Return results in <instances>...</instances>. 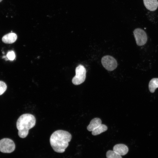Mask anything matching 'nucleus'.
Segmentation results:
<instances>
[{
    "mask_svg": "<svg viewBox=\"0 0 158 158\" xmlns=\"http://www.w3.org/2000/svg\"><path fill=\"white\" fill-rule=\"evenodd\" d=\"M71 138V135L68 132L63 130H57L51 135L50 144L55 152L63 153L68 147Z\"/></svg>",
    "mask_w": 158,
    "mask_h": 158,
    "instance_id": "f257e3e1",
    "label": "nucleus"
},
{
    "mask_svg": "<svg viewBox=\"0 0 158 158\" xmlns=\"http://www.w3.org/2000/svg\"><path fill=\"white\" fill-rule=\"evenodd\" d=\"M36 121L35 117L32 114H25L21 115L16 122V127L19 137L21 138L26 137L29 130L35 125Z\"/></svg>",
    "mask_w": 158,
    "mask_h": 158,
    "instance_id": "f03ea898",
    "label": "nucleus"
},
{
    "mask_svg": "<svg viewBox=\"0 0 158 158\" xmlns=\"http://www.w3.org/2000/svg\"><path fill=\"white\" fill-rule=\"evenodd\" d=\"M75 76L73 78V83L78 85L83 83L86 78V70L83 66L79 65L75 68Z\"/></svg>",
    "mask_w": 158,
    "mask_h": 158,
    "instance_id": "7ed1b4c3",
    "label": "nucleus"
},
{
    "mask_svg": "<svg viewBox=\"0 0 158 158\" xmlns=\"http://www.w3.org/2000/svg\"><path fill=\"white\" fill-rule=\"evenodd\" d=\"M15 148V145L11 139L4 138L0 140V151L4 153L13 152Z\"/></svg>",
    "mask_w": 158,
    "mask_h": 158,
    "instance_id": "20e7f679",
    "label": "nucleus"
},
{
    "mask_svg": "<svg viewBox=\"0 0 158 158\" xmlns=\"http://www.w3.org/2000/svg\"><path fill=\"white\" fill-rule=\"evenodd\" d=\"M101 63L104 68L109 71H112L115 69L118 65L116 59L113 56L109 55L103 56L101 59Z\"/></svg>",
    "mask_w": 158,
    "mask_h": 158,
    "instance_id": "39448f33",
    "label": "nucleus"
},
{
    "mask_svg": "<svg viewBox=\"0 0 158 158\" xmlns=\"http://www.w3.org/2000/svg\"><path fill=\"white\" fill-rule=\"evenodd\" d=\"M137 44L139 46L144 45L147 40V37L145 32L143 30L138 28L133 32Z\"/></svg>",
    "mask_w": 158,
    "mask_h": 158,
    "instance_id": "423d86ee",
    "label": "nucleus"
},
{
    "mask_svg": "<svg viewBox=\"0 0 158 158\" xmlns=\"http://www.w3.org/2000/svg\"><path fill=\"white\" fill-rule=\"evenodd\" d=\"M113 150L119 155L123 156L127 154L128 151V148L126 145L119 144L114 146Z\"/></svg>",
    "mask_w": 158,
    "mask_h": 158,
    "instance_id": "0eeeda50",
    "label": "nucleus"
},
{
    "mask_svg": "<svg viewBox=\"0 0 158 158\" xmlns=\"http://www.w3.org/2000/svg\"><path fill=\"white\" fill-rule=\"evenodd\" d=\"M145 7L148 10L153 11L156 10L158 6L157 0H143Z\"/></svg>",
    "mask_w": 158,
    "mask_h": 158,
    "instance_id": "6e6552de",
    "label": "nucleus"
},
{
    "mask_svg": "<svg viewBox=\"0 0 158 158\" xmlns=\"http://www.w3.org/2000/svg\"><path fill=\"white\" fill-rule=\"evenodd\" d=\"M17 37L16 34L11 32L3 36L2 38V40L3 42L5 43L12 44L16 41Z\"/></svg>",
    "mask_w": 158,
    "mask_h": 158,
    "instance_id": "1a4fd4ad",
    "label": "nucleus"
},
{
    "mask_svg": "<svg viewBox=\"0 0 158 158\" xmlns=\"http://www.w3.org/2000/svg\"><path fill=\"white\" fill-rule=\"evenodd\" d=\"M101 124L102 121L99 118H95L91 120L87 127V129L89 131H92Z\"/></svg>",
    "mask_w": 158,
    "mask_h": 158,
    "instance_id": "9d476101",
    "label": "nucleus"
},
{
    "mask_svg": "<svg viewBox=\"0 0 158 158\" xmlns=\"http://www.w3.org/2000/svg\"><path fill=\"white\" fill-rule=\"evenodd\" d=\"M148 86L150 92L154 93L156 89L158 88V78H154L151 79Z\"/></svg>",
    "mask_w": 158,
    "mask_h": 158,
    "instance_id": "9b49d317",
    "label": "nucleus"
},
{
    "mask_svg": "<svg viewBox=\"0 0 158 158\" xmlns=\"http://www.w3.org/2000/svg\"><path fill=\"white\" fill-rule=\"evenodd\" d=\"M107 129V126L104 124H101L92 131V134L96 135L105 132Z\"/></svg>",
    "mask_w": 158,
    "mask_h": 158,
    "instance_id": "f8f14e48",
    "label": "nucleus"
},
{
    "mask_svg": "<svg viewBox=\"0 0 158 158\" xmlns=\"http://www.w3.org/2000/svg\"><path fill=\"white\" fill-rule=\"evenodd\" d=\"M106 155L107 158H122L121 155L113 150L107 151Z\"/></svg>",
    "mask_w": 158,
    "mask_h": 158,
    "instance_id": "ddd939ff",
    "label": "nucleus"
},
{
    "mask_svg": "<svg viewBox=\"0 0 158 158\" xmlns=\"http://www.w3.org/2000/svg\"><path fill=\"white\" fill-rule=\"evenodd\" d=\"M7 89V85L3 81H0V95L3 94Z\"/></svg>",
    "mask_w": 158,
    "mask_h": 158,
    "instance_id": "4468645a",
    "label": "nucleus"
},
{
    "mask_svg": "<svg viewBox=\"0 0 158 158\" xmlns=\"http://www.w3.org/2000/svg\"><path fill=\"white\" fill-rule=\"evenodd\" d=\"M6 57L8 60L11 61L14 60L16 57L15 52L13 51H8Z\"/></svg>",
    "mask_w": 158,
    "mask_h": 158,
    "instance_id": "2eb2a0df",
    "label": "nucleus"
},
{
    "mask_svg": "<svg viewBox=\"0 0 158 158\" xmlns=\"http://www.w3.org/2000/svg\"><path fill=\"white\" fill-rule=\"evenodd\" d=\"M2 0H0V2L2 1Z\"/></svg>",
    "mask_w": 158,
    "mask_h": 158,
    "instance_id": "dca6fc26",
    "label": "nucleus"
}]
</instances>
